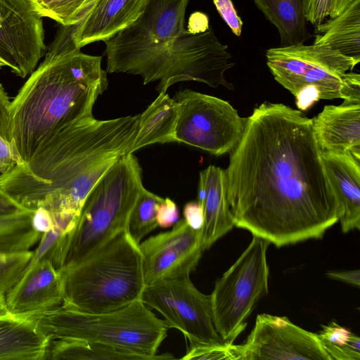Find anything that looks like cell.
Here are the masks:
<instances>
[{
  "label": "cell",
  "mask_w": 360,
  "mask_h": 360,
  "mask_svg": "<svg viewBox=\"0 0 360 360\" xmlns=\"http://www.w3.org/2000/svg\"><path fill=\"white\" fill-rule=\"evenodd\" d=\"M225 175L235 226L278 248L321 238L338 221L312 119L299 110L256 107Z\"/></svg>",
  "instance_id": "obj_1"
},
{
  "label": "cell",
  "mask_w": 360,
  "mask_h": 360,
  "mask_svg": "<svg viewBox=\"0 0 360 360\" xmlns=\"http://www.w3.org/2000/svg\"><path fill=\"white\" fill-rule=\"evenodd\" d=\"M139 119L94 117L64 127L27 164L0 174V190L26 210L43 208L55 223L74 225L97 181L129 153Z\"/></svg>",
  "instance_id": "obj_2"
},
{
  "label": "cell",
  "mask_w": 360,
  "mask_h": 360,
  "mask_svg": "<svg viewBox=\"0 0 360 360\" xmlns=\"http://www.w3.org/2000/svg\"><path fill=\"white\" fill-rule=\"evenodd\" d=\"M188 2L149 0L135 21L104 41L107 72L140 75L143 84L158 80L159 93L184 81L233 89L224 77L234 65L227 46L211 29H185Z\"/></svg>",
  "instance_id": "obj_3"
},
{
  "label": "cell",
  "mask_w": 360,
  "mask_h": 360,
  "mask_svg": "<svg viewBox=\"0 0 360 360\" xmlns=\"http://www.w3.org/2000/svg\"><path fill=\"white\" fill-rule=\"evenodd\" d=\"M44 56L11 101L18 165L27 164L64 127L94 118V105L108 84L102 57L81 52L68 26L61 25Z\"/></svg>",
  "instance_id": "obj_4"
},
{
  "label": "cell",
  "mask_w": 360,
  "mask_h": 360,
  "mask_svg": "<svg viewBox=\"0 0 360 360\" xmlns=\"http://www.w3.org/2000/svg\"><path fill=\"white\" fill-rule=\"evenodd\" d=\"M63 306L103 313L141 299L146 286L139 244L124 231L79 262L59 270Z\"/></svg>",
  "instance_id": "obj_5"
},
{
  "label": "cell",
  "mask_w": 360,
  "mask_h": 360,
  "mask_svg": "<svg viewBox=\"0 0 360 360\" xmlns=\"http://www.w3.org/2000/svg\"><path fill=\"white\" fill-rule=\"evenodd\" d=\"M23 318L51 340L94 342L142 356L146 360L174 359L170 354L157 355L169 328L141 299L103 313H86L62 305Z\"/></svg>",
  "instance_id": "obj_6"
},
{
  "label": "cell",
  "mask_w": 360,
  "mask_h": 360,
  "mask_svg": "<svg viewBox=\"0 0 360 360\" xmlns=\"http://www.w3.org/2000/svg\"><path fill=\"white\" fill-rule=\"evenodd\" d=\"M143 188L138 159L133 153L123 155L86 196L73 229L66 236L60 269L84 259L126 231Z\"/></svg>",
  "instance_id": "obj_7"
},
{
  "label": "cell",
  "mask_w": 360,
  "mask_h": 360,
  "mask_svg": "<svg viewBox=\"0 0 360 360\" xmlns=\"http://www.w3.org/2000/svg\"><path fill=\"white\" fill-rule=\"evenodd\" d=\"M265 56L275 80L295 97L313 89L321 99L360 103V75L351 72L359 60L314 44L271 48Z\"/></svg>",
  "instance_id": "obj_8"
},
{
  "label": "cell",
  "mask_w": 360,
  "mask_h": 360,
  "mask_svg": "<svg viewBox=\"0 0 360 360\" xmlns=\"http://www.w3.org/2000/svg\"><path fill=\"white\" fill-rule=\"evenodd\" d=\"M269 244L267 240L253 236L238 259L215 283L210 295L213 321L228 345L245 330L255 304L268 292Z\"/></svg>",
  "instance_id": "obj_9"
},
{
  "label": "cell",
  "mask_w": 360,
  "mask_h": 360,
  "mask_svg": "<svg viewBox=\"0 0 360 360\" xmlns=\"http://www.w3.org/2000/svg\"><path fill=\"white\" fill-rule=\"evenodd\" d=\"M175 142L191 146L214 155L231 152L240 141L247 118L226 101L192 91H179Z\"/></svg>",
  "instance_id": "obj_10"
},
{
  "label": "cell",
  "mask_w": 360,
  "mask_h": 360,
  "mask_svg": "<svg viewBox=\"0 0 360 360\" xmlns=\"http://www.w3.org/2000/svg\"><path fill=\"white\" fill-rule=\"evenodd\" d=\"M141 300L162 315L169 328L182 333L189 345H226L214 326L210 295L199 291L189 276L146 285Z\"/></svg>",
  "instance_id": "obj_11"
},
{
  "label": "cell",
  "mask_w": 360,
  "mask_h": 360,
  "mask_svg": "<svg viewBox=\"0 0 360 360\" xmlns=\"http://www.w3.org/2000/svg\"><path fill=\"white\" fill-rule=\"evenodd\" d=\"M42 22L30 0H0V60L22 78L46 52Z\"/></svg>",
  "instance_id": "obj_12"
},
{
  "label": "cell",
  "mask_w": 360,
  "mask_h": 360,
  "mask_svg": "<svg viewBox=\"0 0 360 360\" xmlns=\"http://www.w3.org/2000/svg\"><path fill=\"white\" fill-rule=\"evenodd\" d=\"M240 360H331L315 333L292 323L286 316L258 314Z\"/></svg>",
  "instance_id": "obj_13"
},
{
  "label": "cell",
  "mask_w": 360,
  "mask_h": 360,
  "mask_svg": "<svg viewBox=\"0 0 360 360\" xmlns=\"http://www.w3.org/2000/svg\"><path fill=\"white\" fill-rule=\"evenodd\" d=\"M146 285L189 276L202 255L200 231L191 228L184 219L172 230L151 236L139 243Z\"/></svg>",
  "instance_id": "obj_14"
},
{
  "label": "cell",
  "mask_w": 360,
  "mask_h": 360,
  "mask_svg": "<svg viewBox=\"0 0 360 360\" xmlns=\"http://www.w3.org/2000/svg\"><path fill=\"white\" fill-rule=\"evenodd\" d=\"M63 300L60 272L49 259L27 269L5 295L8 312L20 317L57 309L63 305Z\"/></svg>",
  "instance_id": "obj_15"
},
{
  "label": "cell",
  "mask_w": 360,
  "mask_h": 360,
  "mask_svg": "<svg viewBox=\"0 0 360 360\" xmlns=\"http://www.w3.org/2000/svg\"><path fill=\"white\" fill-rule=\"evenodd\" d=\"M149 0H99L77 24L68 26L76 47L110 39L134 21Z\"/></svg>",
  "instance_id": "obj_16"
},
{
  "label": "cell",
  "mask_w": 360,
  "mask_h": 360,
  "mask_svg": "<svg viewBox=\"0 0 360 360\" xmlns=\"http://www.w3.org/2000/svg\"><path fill=\"white\" fill-rule=\"evenodd\" d=\"M343 233L360 228V161L350 153L321 151Z\"/></svg>",
  "instance_id": "obj_17"
},
{
  "label": "cell",
  "mask_w": 360,
  "mask_h": 360,
  "mask_svg": "<svg viewBox=\"0 0 360 360\" xmlns=\"http://www.w3.org/2000/svg\"><path fill=\"white\" fill-rule=\"evenodd\" d=\"M312 123L321 151L349 152L360 161V103L325 105Z\"/></svg>",
  "instance_id": "obj_18"
},
{
  "label": "cell",
  "mask_w": 360,
  "mask_h": 360,
  "mask_svg": "<svg viewBox=\"0 0 360 360\" xmlns=\"http://www.w3.org/2000/svg\"><path fill=\"white\" fill-rule=\"evenodd\" d=\"M198 202L203 211L200 242L204 251L235 226L226 196L225 169L210 165L200 172Z\"/></svg>",
  "instance_id": "obj_19"
},
{
  "label": "cell",
  "mask_w": 360,
  "mask_h": 360,
  "mask_svg": "<svg viewBox=\"0 0 360 360\" xmlns=\"http://www.w3.org/2000/svg\"><path fill=\"white\" fill-rule=\"evenodd\" d=\"M50 341L27 319L0 316V360H46Z\"/></svg>",
  "instance_id": "obj_20"
},
{
  "label": "cell",
  "mask_w": 360,
  "mask_h": 360,
  "mask_svg": "<svg viewBox=\"0 0 360 360\" xmlns=\"http://www.w3.org/2000/svg\"><path fill=\"white\" fill-rule=\"evenodd\" d=\"M314 27V44L329 46L360 60V0H354L337 17Z\"/></svg>",
  "instance_id": "obj_21"
},
{
  "label": "cell",
  "mask_w": 360,
  "mask_h": 360,
  "mask_svg": "<svg viewBox=\"0 0 360 360\" xmlns=\"http://www.w3.org/2000/svg\"><path fill=\"white\" fill-rule=\"evenodd\" d=\"M177 105L167 92L159 93L155 101L140 114L137 135L129 153L154 143L175 142Z\"/></svg>",
  "instance_id": "obj_22"
},
{
  "label": "cell",
  "mask_w": 360,
  "mask_h": 360,
  "mask_svg": "<svg viewBox=\"0 0 360 360\" xmlns=\"http://www.w3.org/2000/svg\"><path fill=\"white\" fill-rule=\"evenodd\" d=\"M278 30L281 46L303 44L311 38L304 15V0H252Z\"/></svg>",
  "instance_id": "obj_23"
},
{
  "label": "cell",
  "mask_w": 360,
  "mask_h": 360,
  "mask_svg": "<svg viewBox=\"0 0 360 360\" xmlns=\"http://www.w3.org/2000/svg\"><path fill=\"white\" fill-rule=\"evenodd\" d=\"M51 359L146 360L134 353L77 339L51 340L46 355V360Z\"/></svg>",
  "instance_id": "obj_24"
},
{
  "label": "cell",
  "mask_w": 360,
  "mask_h": 360,
  "mask_svg": "<svg viewBox=\"0 0 360 360\" xmlns=\"http://www.w3.org/2000/svg\"><path fill=\"white\" fill-rule=\"evenodd\" d=\"M33 212L0 216V254L29 251L39 243L42 233L32 226Z\"/></svg>",
  "instance_id": "obj_25"
},
{
  "label": "cell",
  "mask_w": 360,
  "mask_h": 360,
  "mask_svg": "<svg viewBox=\"0 0 360 360\" xmlns=\"http://www.w3.org/2000/svg\"><path fill=\"white\" fill-rule=\"evenodd\" d=\"M331 360H360V338L335 321L316 333Z\"/></svg>",
  "instance_id": "obj_26"
},
{
  "label": "cell",
  "mask_w": 360,
  "mask_h": 360,
  "mask_svg": "<svg viewBox=\"0 0 360 360\" xmlns=\"http://www.w3.org/2000/svg\"><path fill=\"white\" fill-rule=\"evenodd\" d=\"M164 198L146 190H142L129 218L127 232L139 244L158 225L157 210Z\"/></svg>",
  "instance_id": "obj_27"
},
{
  "label": "cell",
  "mask_w": 360,
  "mask_h": 360,
  "mask_svg": "<svg viewBox=\"0 0 360 360\" xmlns=\"http://www.w3.org/2000/svg\"><path fill=\"white\" fill-rule=\"evenodd\" d=\"M89 0H37L32 2L38 13L63 26L74 25L82 20Z\"/></svg>",
  "instance_id": "obj_28"
},
{
  "label": "cell",
  "mask_w": 360,
  "mask_h": 360,
  "mask_svg": "<svg viewBox=\"0 0 360 360\" xmlns=\"http://www.w3.org/2000/svg\"><path fill=\"white\" fill-rule=\"evenodd\" d=\"M32 251L0 254V293H6L23 275Z\"/></svg>",
  "instance_id": "obj_29"
},
{
  "label": "cell",
  "mask_w": 360,
  "mask_h": 360,
  "mask_svg": "<svg viewBox=\"0 0 360 360\" xmlns=\"http://www.w3.org/2000/svg\"><path fill=\"white\" fill-rule=\"evenodd\" d=\"M354 0H304L307 22L316 26L344 12Z\"/></svg>",
  "instance_id": "obj_30"
},
{
  "label": "cell",
  "mask_w": 360,
  "mask_h": 360,
  "mask_svg": "<svg viewBox=\"0 0 360 360\" xmlns=\"http://www.w3.org/2000/svg\"><path fill=\"white\" fill-rule=\"evenodd\" d=\"M240 345H189L184 360H240Z\"/></svg>",
  "instance_id": "obj_31"
},
{
  "label": "cell",
  "mask_w": 360,
  "mask_h": 360,
  "mask_svg": "<svg viewBox=\"0 0 360 360\" xmlns=\"http://www.w3.org/2000/svg\"><path fill=\"white\" fill-rule=\"evenodd\" d=\"M213 3L224 22L232 32L240 37L242 32L243 21L238 15L231 0H212Z\"/></svg>",
  "instance_id": "obj_32"
},
{
  "label": "cell",
  "mask_w": 360,
  "mask_h": 360,
  "mask_svg": "<svg viewBox=\"0 0 360 360\" xmlns=\"http://www.w3.org/2000/svg\"><path fill=\"white\" fill-rule=\"evenodd\" d=\"M11 101L7 92L0 84V136L13 146L11 133Z\"/></svg>",
  "instance_id": "obj_33"
},
{
  "label": "cell",
  "mask_w": 360,
  "mask_h": 360,
  "mask_svg": "<svg viewBox=\"0 0 360 360\" xmlns=\"http://www.w3.org/2000/svg\"><path fill=\"white\" fill-rule=\"evenodd\" d=\"M179 220V212L176 204L170 198H166L159 204L157 210L158 226L168 228Z\"/></svg>",
  "instance_id": "obj_34"
},
{
  "label": "cell",
  "mask_w": 360,
  "mask_h": 360,
  "mask_svg": "<svg viewBox=\"0 0 360 360\" xmlns=\"http://www.w3.org/2000/svg\"><path fill=\"white\" fill-rule=\"evenodd\" d=\"M184 217L186 222L193 229L201 230L203 225V211L198 201L187 202L184 207Z\"/></svg>",
  "instance_id": "obj_35"
},
{
  "label": "cell",
  "mask_w": 360,
  "mask_h": 360,
  "mask_svg": "<svg viewBox=\"0 0 360 360\" xmlns=\"http://www.w3.org/2000/svg\"><path fill=\"white\" fill-rule=\"evenodd\" d=\"M32 224L33 228L41 233L47 232L54 227L51 214L43 208H39L34 211Z\"/></svg>",
  "instance_id": "obj_36"
},
{
  "label": "cell",
  "mask_w": 360,
  "mask_h": 360,
  "mask_svg": "<svg viewBox=\"0 0 360 360\" xmlns=\"http://www.w3.org/2000/svg\"><path fill=\"white\" fill-rule=\"evenodd\" d=\"M326 277L345 282L351 285L359 287L360 285V271L348 270V271H329L326 274Z\"/></svg>",
  "instance_id": "obj_37"
},
{
  "label": "cell",
  "mask_w": 360,
  "mask_h": 360,
  "mask_svg": "<svg viewBox=\"0 0 360 360\" xmlns=\"http://www.w3.org/2000/svg\"><path fill=\"white\" fill-rule=\"evenodd\" d=\"M22 210H26L19 206L0 190V216L12 214Z\"/></svg>",
  "instance_id": "obj_38"
},
{
  "label": "cell",
  "mask_w": 360,
  "mask_h": 360,
  "mask_svg": "<svg viewBox=\"0 0 360 360\" xmlns=\"http://www.w3.org/2000/svg\"><path fill=\"white\" fill-rule=\"evenodd\" d=\"M10 314L7 309L5 295L0 293V316H4Z\"/></svg>",
  "instance_id": "obj_39"
},
{
  "label": "cell",
  "mask_w": 360,
  "mask_h": 360,
  "mask_svg": "<svg viewBox=\"0 0 360 360\" xmlns=\"http://www.w3.org/2000/svg\"><path fill=\"white\" fill-rule=\"evenodd\" d=\"M4 66H6L5 64L0 60V70L4 67Z\"/></svg>",
  "instance_id": "obj_40"
},
{
  "label": "cell",
  "mask_w": 360,
  "mask_h": 360,
  "mask_svg": "<svg viewBox=\"0 0 360 360\" xmlns=\"http://www.w3.org/2000/svg\"><path fill=\"white\" fill-rule=\"evenodd\" d=\"M30 1H31L32 2H34V1H37V0H30Z\"/></svg>",
  "instance_id": "obj_41"
}]
</instances>
